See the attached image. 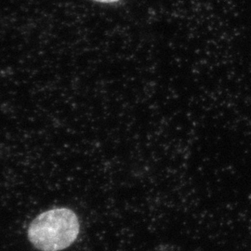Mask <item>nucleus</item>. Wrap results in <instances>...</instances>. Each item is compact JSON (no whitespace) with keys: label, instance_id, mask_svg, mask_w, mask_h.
<instances>
[{"label":"nucleus","instance_id":"f257e3e1","mask_svg":"<svg viewBox=\"0 0 251 251\" xmlns=\"http://www.w3.org/2000/svg\"><path fill=\"white\" fill-rule=\"evenodd\" d=\"M76 214L69 208L60 207L37 216L28 229V238L41 251H61L69 248L79 234Z\"/></svg>","mask_w":251,"mask_h":251},{"label":"nucleus","instance_id":"f03ea898","mask_svg":"<svg viewBox=\"0 0 251 251\" xmlns=\"http://www.w3.org/2000/svg\"><path fill=\"white\" fill-rule=\"evenodd\" d=\"M96 2H100V3H105V4H110V3H116L118 2L119 0H93Z\"/></svg>","mask_w":251,"mask_h":251}]
</instances>
